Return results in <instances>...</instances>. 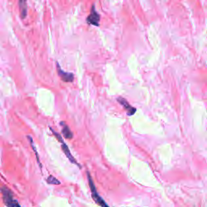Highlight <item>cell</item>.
<instances>
[{"mask_svg":"<svg viewBox=\"0 0 207 207\" xmlns=\"http://www.w3.org/2000/svg\"><path fill=\"white\" fill-rule=\"evenodd\" d=\"M117 101L125 109V110L126 111L127 114L129 115V116H132V115L134 114L135 112H136V109L131 106L129 103L127 102L125 99H124L123 97H118V98L117 99Z\"/></svg>","mask_w":207,"mask_h":207,"instance_id":"8992f818","label":"cell"},{"mask_svg":"<svg viewBox=\"0 0 207 207\" xmlns=\"http://www.w3.org/2000/svg\"><path fill=\"white\" fill-rule=\"evenodd\" d=\"M0 192L2 193V201L5 205L7 207H21L17 200L13 196L10 189H7L5 186L0 187Z\"/></svg>","mask_w":207,"mask_h":207,"instance_id":"6da1fadb","label":"cell"},{"mask_svg":"<svg viewBox=\"0 0 207 207\" xmlns=\"http://www.w3.org/2000/svg\"><path fill=\"white\" fill-rule=\"evenodd\" d=\"M57 70H58V74H59V77H60L62 80L67 82H73V80H74V74L72 73L64 71L63 69L61 68L60 65L58 63H57Z\"/></svg>","mask_w":207,"mask_h":207,"instance_id":"5b68a950","label":"cell"},{"mask_svg":"<svg viewBox=\"0 0 207 207\" xmlns=\"http://www.w3.org/2000/svg\"><path fill=\"white\" fill-rule=\"evenodd\" d=\"M100 15L98 14V12L96 11V8L95 6L93 5L92 7V10H91V13L87 18V22L89 24H92V25H94V26H99V22H100Z\"/></svg>","mask_w":207,"mask_h":207,"instance_id":"277c9868","label":"cell"},{"mask_svg":"<svg viewBox=\"0 0 207 207\" xmlns=\"http://www.w3.org/2000/svg\"><path fill=\"white\" fill-rule=\"evenodd\" d=\"M61 125L63 126V129H62V132H63V136L65 137V139H71L73 138V134L72 132L70 131V129H69L68 125L66 124L65 122L62 121L61 122Z\"/></svg>","mask_w":207,"mask_h":207,"instance_id":"ba28073f","label":"cell"},{"mask_svg":"<svg viewBox=\"0 0 207 207\" xmlns=\"http://www.w3.org/2000/svg\"><path fill=\"white\" fill-rule=\"evenodd\" d=\"M19 7H20V17L22 20L26 18L28 15V5H27V0H19Z\"/></svg>","mask_w":207,"mask_h":207,"instance_id":"52a82bcc","label":"cell"},{"mask_svg":"<svg viewBox=\"0 0 207 207\" xmlns=\"http://www.w3.org/2000/svg\"><path fill=\"white\" fill-rule=\"evenodd\" d=\"M87 180H88L89 186H90L91 192H92V198H93V200L95 201V202H96V204H98V205H100L101 207H109V205L105 202V200L103 199L102 197L99 195L98 192H97V190L96 189V186H95V184H94V182H93L92 178V176H91L90 173L87 172Z\"/></svg>","mask_w":207,"mask_h":207,"instance_id":"7a4b0ae2","label":"cell"},{"mask_svg":"<svg viewBox=\"0 0 207 207\" xmlns=\"http://www.w3.org/2000/svg\"><path fill=\"white\" fill-rule=\"evenodd\" d=\"M50 130L52 131V133L54 134L55 138H56V139H58V140H59V142H60V143H61V145H62V150H63V152L65 153V155H66V156H67V158H68L69 160H70V162H71V163H74V164H75V165H77V166H78V167H79L81 168L80 165H79L78 163H77V161L75 160V159H74V157L72 156V155H71V153H70V150H69V147H67V145L64 143V141H63V138H62V136H61V135L57 133V132H55V131L54 130V129H53L52 128H50Z\"/></svg>","mask_w":207,"mask_h":207,"instance_id":"3957f363","label":"cell"},{"mask_svg":"<svg viewBox=\"0 0 207 207\" xmlns=\"http://www.w3.org/2000/svg\"><path fill=\"white\" fill-rule=\"evenodd\" d=\"M47 183L49 185H60L61 182L58 179H56L54 176L50 175L47 178Z\"/></svg>","mask_w":207,"mask_h":207,"instance_id":"30bf717a","label":"cell"},{"mask_svg":"<svg viewBox=\"0 0 207 207\" xmlns=\"http://www.w3.org/2000/svg\"><path fill=\"white\" fill-rule=\"evenodd\" d=\"M27 138H28V140L30 141V144H31V147H32V148L33 149V151H34L35 154H36V159H37V163H38V164L40 165V169H41V164H40V159H39V155H38V153H37V151H36V147H35V146H34V143H33V140H32V138L30 137V136H27Z\"/></svg>","mask_w":207,"mask_h":207,"instance_id":"9c48e42d","label":"cell"}]
</instances>
